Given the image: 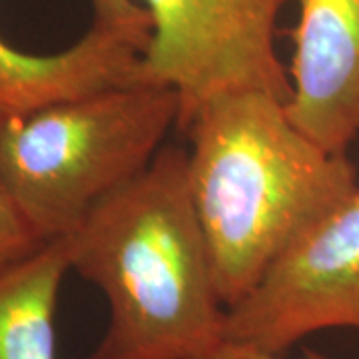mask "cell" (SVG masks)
<instances>
[{
	"label": "cell",
	"mask_w": 359,
	"mask_h": 359,
	"mask_svg": "<svg viewBox=\"0 0 359 359\" xmlns=\"http://www.w3.org/2000/svg\"><path fill=\"white\" fill-rule=\"evenodd\" d=\"M180 130L190 142L192 202L226 308L359 188L347 154L311 140L271 92L216 96Z\"/></svg>",
	"instance_id": "6da1fadb"
},
{
	"label": "cell",
	"mask_w": 359,
	"mask_h": 359,
	"mask_svg": "<svg viewBox=\"0 0 359 359\" xmlns=\"http://www.w3.org/2000/svg\"><path fill=\"white\" fill-rule=\"evenodd\" d=\"M65 240L70 269L108 304L106 330L84 359H212L226 344L228 308L184 148L164 146Z\"/></svg>",
	"instance_id": "7a4b0ae2"
},
{
	"label": "cell",
	"mask_w": 359,
	"mask_h": 359,
	"mask_svg": "<svg viewBox=\"0 0 359 359\" xmlns=\"http://www.w3.org/2000/svg\"><path fill=\"white\" fill-rule=\"evenodd\" d=\"M182 104L132 82L0 118V184L44 240L66 238L166 146Z\"/></svg>",
	"instance_id": "3957f363"
},
{
	"label": "cell",
	"mask_w": 359,
	"mask_h": 359,
	"mask_svg": "<svg viewBox=\"0 0 359 359\" xmlns=\"http://www.w3.org/2000/svg\"><path fill=\"white\" fill-rule=\"evenodd\" d=\"M152 22L138 82L168 86L182 104L178 128L208 100L242 90L287 100L290 76L276 50L287 0H138Z\"/></svg>",
	"instance_id": "277c9868"
},
{
	"label": "cell",
	"mask_w": 359,
	"mask_h": 359,
	"mask_svg": "<svg viewBox=\"0 0 359 359\" xmlns=\"http://www.w3.org/2000/svg\"><path fill=\"white\" fill-rule=\"evenodd\" d=\"M325 330L359 332V188L228 308L226 341L282 355Z\"/></svg>",
	"instance_id": "5b68a950"
},
{
	"label": "cell",
	"mask_w": 359,
	"mask_h": 359,
	"mask_svg": "<svg viewBox=\"0 0 359 359\" xmlns=\"http://www.w3.org/2000/svg\"><path fill=\"white\" fill-rule=\"evenodd\" d=\"M297 6L287 68V114L325 150L359 138V0H287Z\"/></svg>",
	"instance_id": "8992f818"
},
{
	"label": "cell",
	"mask_w": 359,
	"mask_h": 359,
	"mask_svg": "<svg viewBox=\"0 0 359 359\" xmlns=\"http://www.w3.org/2000/svg\"><path fill=\"white\" fill-rule=\"evenodd\" d=\"M140 54L130 40L98 25L54 54L22 52L0 36V118L138 82Z\"/></svg>",
	"instance_id": "52a82bcc"
},
{
	"label": "cell",
	"mask_w": 359,
	"mask_h": 359,
	"mask_svg": "<svg viewBox=\"0 0 359 359\" xmlns=\"http://www.w3.org/2000/svg\"><path fill=\"white\" fill-rule=\"evenodd\" d=\"M68 271L65 238L0 271V359H56L54 320Z\"/></svg>",
	"instance_id": "ba28073f"
},
{
	"label": "cell",
	"mask_w": 359,
	"mask_h": 359,
	"mask_svg": "<svg viewBox=\"0 0 359 359\" xmlns=\"http://www.w3.org/2000/svg\"><path fill=\"white\" fill-rule=\"evenodd\" d=\"M46 242L0 184V271L34 254Z\"/></svg>",
	"instance_id": "9c48e42d"
},
{
	"label": "cell",
	"mask_w": 359,
	"mask_h": 359,
	"mask_svg": "<svg viewBox=\"0 0 359 359\" xmlns=\"http://www.w3.org/2000/svg\"><path fill=\"white\" fill-rule=\"evenodd\" d=\"M94 25L104 26L130 40L140 52L146 50L152 36V22L138 0H90Z\"/></svg>",
	"instance_id": "30bf717a"
},
{
	"label": "cell",
	"mask_w": 359,
	"mask_h": 359,
	"mask_svg": "<svg viewBox=\"0 0 359 359\" xmlns=\"http://www.w3.org/2000/svg\"><path fill=\"white\" fill-rule=\"evenodd\" d=\"M212 359H283L280 353H271L266 349H259L254 346H245V344H236V341H226L224 346L216 351V355ZM302 359H330L323 353H318L313 349H306Z\"/></svg>",
	"instance_id": "8fae6325"
}]
</instances>
